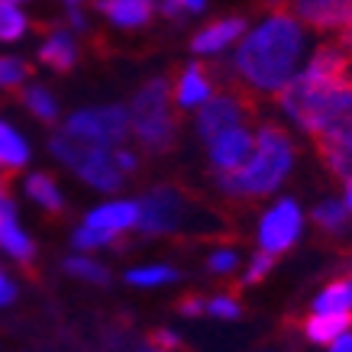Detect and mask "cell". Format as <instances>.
Here are the masks:
<instances>
[{
	"label": "cell",
	"mask_w": 352,
	"mask_h": 352,
	"mask_svg": "<svg viewBox=\"0 0 352 352\" xmlns=\"http://www.w3.org/2000/svg\"><path fill=\"white\" fill-rule=\"evenodd\" d=\"M146 352H168V349H146Z\"/></svg>",
	"instance_id": "40"
},
{
	"label": "cell",
	"mask_w": 352,
	"mask_h": 352,
	"mask_svg": "<svg viewBox=\"0 0 352 352\" xmlns=\"http://www.w3.org/2000/svg\"><path fill=\"white\" fill-rule=\"evenodd\" d=\"M65 272H68L72 278L91 281V285H104V281H107V268L100 265V262H94L91 256H85V252L65 258Z\"/></svg>",
	"instance_id": "26"
},
{
	"label": "cell",
	"mask_w": 352,
	"mask_h": 352,
	"mask_svg": "<svg viewBox=\"0 0 352 352\" xmlns=\"http://www.w3.org/2000/svg\"><path fill=\"white\" fill-rule=\"evenodd\" d=\"M126 281L136 288H159V285H175L178 281V268L171 265H139L126 272Z\"/></svg>",
	"instance_id": "24"
},
{
	"label": "cell",
	"mask_w": 352,
	"mask_h": 352,
	"mask_svg": "<svg viewBox=\"0 0 352 352\" xmlns=\"http://www.w3.org/2000/svg\"><path fill=\"white\" fill-rule=\"evenodd\" d=\"M207 314L217 317V320H239L243 307H239V300L230 298V294H217V298L207 300Z\"/></svg>",
	"instance_id": "30"
},
{
	"label": "cell",
	"mask_w": 352,
	"mask_h": 352,
	"mask_svg": "<svg viewBox=\"0 0 352 352\" xmlns=\"http://www.w3.org/2000/svg\"><path fill=\"white\" fill-rule=\"evenodd\" d=\"M352 330V314H317L304 323V333H307L310 342L317 346H330L333 340H340L342 333Z\"/></svg>",
	"instance_id": "18"
},
{
	"label": "cell",
	"mask_w": 352,
	"mask_h": 352,
	"mask_svg": "<svg viewBox=\"0 0 352 352\" xmlns=\"http://www.w3.org/2000/svg\"><path fill=\"white\" fill-rule=\"evenodd\" d=\"M243 32H245L243 16H226V20H217L210 26H204L191 39V49L197 55H217V52H223L226 45H233Z\"/></svg>",
	"instance_id": "14"
},
{
	"label": "cell",
	"mask_w": 352,
	"mask_h": 352,
	"mask_svg": "<svg viewBox=\"0 0 352 352\" xmlns=\"http://www.w3.org/2000/svg\"><path fill=\"white\" fill-rule=\"evenodd\" d=\"M317 139V149H320L323 165L336 175V178H352V113L349 117L336 120L330 129H323Z\"/></svg>",
	"instance_id": "11"
},
{
	"label": "cell",
	"mask_w": 352,
	"mask_h": 352,
	"mask_svg": "<svg viewBox=\"0 0 352 352\" xmlns=\"http://www.w3.org/2000/svg\"><path fill=\"white\" fill-rule=\"evenodd\" d=\"M236 265H239V249H233V245H220L207 256V268L214 275H230V272H236Z\"/></svg>",
	"instance_id": "29"
},
{
	"label": "cell",
	"mask_w": 352,
	"mask_h": 352,
	"mask_svg": "<svg viewBox=\"0 0 352 352\" xmlns=\"http://www.w3.org/2000/svg\"><path fill=\"white\" fill-rule=\"evenodd\" d=\"M68 3H81V0H68Z\"/></svg>",
	"instance_id": "41"
},
{
	"label": "cell",
	"mask_w": 352,
	"mask_h": 352,
	"mask_svg": "<svg viewBox=\"0 0 352 352\" xmlns=\"http://www.w3.org/2000/svg\"><path fill=\"white\" fill-rule=\"evenodd\" d=\"M188 214H191V201L184 197V191L159 184L136 201V230L149 236L175 233L188 226Z\"/></svg>",
	"instance_id": "7"
},
{
	"label": "cell",
	"mask_w": 352,
	"mask_h": 352,
	"mask_svg": "<svg viewBox=\"0 0 352 352\" xmlns=\"http://www.w3.org/2000/svg\"><path fill=\"white\" fill-rule=\"evenodd\" d=\"M252 142H256V136H252L245 126L226 129V133H220L217 139H210V142H207L210 165H214L217 171H236L245 159H249Z\"/></svg>",
	"instance_id": "12"
},
{
	"label": "cell",
	"mask_w": 352,
	"mask_h": 352,
	"mask_svg": "<svg viewBox=\"0 0 352 352\" xmlns=\"http://www.w3.org/2000/svg\"><path fill=\"white\" fill-rule=\"evenodd\" d=\"M129 230H136V201H110L85 217V223L72 236V245L75 252H91V249L117 243Z\"/></svg>",
	"instance_id": "6"
},
{
	"label": "cell",
	"mask_w": 352,
	"mask_h": 352,
	"mask_svg": "<svg viewBox=\"0 0 352 352\" xmlns=\"http://www.w3.org/2000/svg\"><path fill=\"white\" fill-rule=\"evenodd\" d=\"M249 117H252V104L243 94H210L197 110V136L207 146L210 139H217L226 129L245 126Z\"/></svg>",
	"instance_id": "10"
},
{
	"label": "cell",
	"mask_w": 352,
	"mask_h": 352,
	"mask_svg": "<svg viewBox=\"0 0 352 352\" xmlns=\"http://www.w3.org/2000/svg\"><path fill=\"white\" fill-rule=\"evenodd\" d=\"M49 149L65 168H72L85 184H91L94 191L113 194L123 188V171L117 168V162L110 155V149H100V146H91V142H81V139L68 136V133H58L52 136Z\"/></svg>",
	"instance_id": "5"
},
{
	"label": "cell",
	"mask_w": 352,
	"mask_h": 352,
	"mask_svg": "<svg viewBox=\"0 0 352 352\" xmlns=\"http://www.w3.org/2000/svg\"><path fill=\"white\" fill-rule=\"evenodd\" d=\"M39 58L49 68H55V72H72L78 65V45L72 39V32H65V30L49 32V39L39 45Z\"/></svg>",
	"instance_id": "17"
},
{
	"label": "cell",
	"mask_w": 352,
	"mask_h": 352,
	"mask_svg": "<svg viewBox=\"0 0 352 352\" xmlns=\"http://www.w3.org/2000/svg\"><path fill=\"white\" fill-rule=\"evenodd\" d=\"M300 230H304V214H300L298 201L281 197V201H278L272 210H265V217L258 220V249L268 252V256L288 252L291 245L298 243Z\"/></svg>",
	"instance_id": "9"
},
{
	"label": "cell",
	"mask_w": 352,
	"mask_h": 352,
	"mask_svg": "<svg viewBox=\"0 0 352 352\" xmlns=\"http://www.w3.org/2000/svg\"><path fill=\"white\" fill-rule=\"evenodd\" d=\"M155 342H159V349H178V336H175V333L171 330H159L155 333Z\"/></svg>",
	"instance_id": "36"
},
{
	"label": "cell",
	"mask_w": 352,
	"mask_h": 352,
	"mask_svg": "<svg viewBox=\"0 0 352 352\" xmlns=\"http://www.w3.org/2000/svg\"><path fill=\"white\" fill-rule=\"evenodd\" d=\"M110 155H113V162H117V168L123 171V175H133V171L139 168V159L133 155V152H126V149H110Z\"/></svg>",
	"instance_id": "32"
},
{
	"label": "cell",
	"mask_w": 352,
	"mask_h": 352,
	"mask_svg": "<svg viewBox=\"0 0 352 352\" xmlns=\"http://www.w3.org/2000/svg\"><path fill=\"white\" fill-rule=\"evenodd\" d=\"M26 26H30V23L13 7V0H0V39H3V43H16L23 32H26Z\"/></svg>",
	"instance_id": "27"
},
{
	"label": "cell",
	"mask_w": 352,
	"mask_h": 352,
	"mask_svg": "<svg viewBox=\"0 0 352 352\" xmlns=\"http://www.w3.org/2000/svg\"><path fill=\"white\" fill-rule=\"evenodd\" d=\"M10 217H16V204L10 201V194L0 188V220H10Z\"/></svg>",
	"instance_id": "35"
},
{
	"label": "cell",
	"mask_w": 352,
	"mask_h": 352,
	"mask_svg": "<svg viewBox=\"0 0 352 352\" xmlns=\"http://www.w3.org/2000/svg\"><path fill=\"white\" fill-rule=\"evenodd\" d=\"M26 162H30V146H26V139H23L10 123L0 120V168L20 171Z\"/></svg>",
	"instance_id": "19"
},
{
	"label": "cell",
	"mask_w": 352,
	"mask_h": 352,
	"mask_svg": "<svg viewBox=\"0 0 352 352\" xmlns=\"http://www.w3.org/2000/svg\"><path fill=\"white\" fill-rule=\"evenodd\" d=\"M291 165H294V146L288 133L275 123H265L256 133L252 152L239 168L217 171V188L230 197H265L281 188Z\"/></svg>",
	"instance_id": "2"
},
{
	"label": "cell",
	"mask_w": 352,
	"mask_h": 352,
	"mask_svg": "<svg viewBox=\"0 0 352 352\" xmlns=\"http://www.w3.org/2000/svg\"><path fill=\"white\" fill-rule=\"evenodd\" d=\"M13 3H16V0H13Z\"/></svg>",
	"instance_id": "42"
},
{
	"label": "cell",
	"mask_w": 352,
	"mask_h": 352,
	"mask_svg": "<svg viewBox=\"0 0 352 352\" xmlns=\"http://www.w3.org/2000/svg\"><path fill=\"white\" fill-rule=\"evenodd\" d=\"M0 249L13 256L16 262H30L32 258V239L23 233V226L16 223V217L0 220Z\"/></svg>",
	"instance_id": "21"
},
{
	"label": "cell",
	"mask_w": 352,
	"mask_h": 352,
	"mask_svg": "<svg viewBox=\"0 0 352 352\" xmlns=\"http://www.w3.org/2000/svg\"><path fill=\"white\" fill-rule=\"evenodd\" d=\"M129 113V129L139 139V146L149 152H168L178 139V120L171 110V85L165 78H152L139 87L133 97Z\"/></svg>",
	"instance_id": "4"
},
{
	"label": "cell",
	"mask_w": 352,
	"mask_h": 352,
	"mask_svg": "<svg viewBox=\"0 0 352 352\" xmlns=\"http://www.w3.org/2000/svg\"><path fill=\"white\" fill-rule=\"evenodd\" d=\"M342 204H346V210L352 214V178H346V197H342Z\"/></svg>",
	"instance_id": "39"
},
{
	"label": "cell",
	"mask_w": 352,
	"mask_h": 352,
	"mask_svg": "<svg viewBox=\"0 0 352 352\" xmlns=\"http://www.w3.org/2000/svg\"><path fill=\"white\" fill-rule=\"evenodd\" d=\"M272 265H275V256H268V252H262V249H258L256 256H252V262H249V268H245L243 285H258V281L272 272Z\"/></svg>",
	"instance_id": "31"
},
{
	"label": "cell",
	"mask_w": 352,
	"mask_h": 352,
	"mask_svg": "<svg viewBox=\"0 0 352 352\" xmlns=\"http://www.w3.org/2000/svg\"><path fill=\"white\" fill-rule=\"evenodd\" d=\"M349 210H346V204L342 201H323L317 204V210H314V223L327 230V233H342L346 226H349Z\"/></svg>",
	"instance_id": "25"
},
{
	"label": "cell",
	"mask_w": 352,
	"mask_h": 352,
	"mask_svg": "<svg viewBox=\"0 0 352 352\" xmlns=\"http://www.w3.org/2000/svg\"><path fill=\"white\" fill-rule=\"evenodd\" d=\"M23 104L30 110L36 120H43V123H55L58 120V100H55L43 85H30L23 91Z\"/></svg>",
	"instance_id": "23"
},
{
	"label": "cell",
	"mask_w": 352,
	"mask_h": 352,
	"mask_svg": "<svg viewBox=\"0 0 352 352\" xmlns=\"http://www.w3.org/2000/svg\"><path fill=\"white\" fill-rule=\"evenodd\" d=\"M330 352H352V333H342L340 340H333Z\"/></svg>",
	"instance_id": "37"
},
{
	"label": "cell",
	"mask_w": 352,
	"mask_h": 352,
	"mask_svg": "<svg viewBox=\"0 0 352 352\" xmlns=\"http://www.w3.org/2000/svg\"><path fill=\"white\" fill-rule=\"evenodd\" d=\"M94 7L104 13L110 23L123 26V30L149 26L152 16H155V0H97Z\"/></svg>",
	"instance_id": "15"
},
{
	"label": "cell",
	"mask_w": 352,
	"mask_h": 352,
	"mask_svg": "<svg viewBox=\"0 0 352 352\" xmlns=\"http://www.w3.org/2000/svg\"><path fill=\"white\" fill-rule=\"evenodd\" d=\"M26 194H30V201H36L43 210H49V214H58L65 207L58 184H55V178L45 175V171H32L30 178H26Z\"/></svg>",
	"instance_id": "20"
},
{
	"label": "cell",
	"mask_w": 352,
	"mask_h": 352,
	"mask_svg": "<svg viewBox=\"0 0 352 352\" xmlns=\"http://www.w3.org/2000/svg\"><path fill=\"white\" fill-rule=\"evenodd\" d=\"M304 52V30L291 13L278 10L256 32L245 36L236 52V72L256 91H281L294 78L298 58Z\"/></svg>",
	"instance_id": "1"
},
{
	"label": "cell",
	"mask_w": 352,
	"mask_h": 352,
	"mask_svg": "<svg viewBox=\"0 0 352 352\" xmlns=\"http://www.w3.org/2000/svg\"><path fill=\"white\" fill-rule=\"evenodd\" d=\"M30 78V65L13 55H0V87H16Z\"/></svg>",
	"instance_id": "28"
},
{
	"label": "cell",
	"mask_w": 352,
	"mask_h": 352,
	"mask_svg": "<svg viewBox=\"0 0 352 352\" xmlns=\"http://www.w3.org/2000/svg\"><path fill=\"white\" fill-rule=\"evenodd\" d=\"M68 136L100 146V149H117L120 142L129 136V113L126 107H91L78 110L65 123Z\"/></svg>",
	"instance_id": "8"
},
{
	"label": "cell",
	"mask_w": 352,
	"mask_h": 352,
	"mask_svg": "<svg viewBox=\"0 0 352 352\" xmlns=\"http://www.w3.org/2000/svg\"><path fill=\"white\" fill-rule=\"evenodd\" d=\"M317 314H352V281H333L314 298Z\"/></svg>",
	"instance_id": "22"
},
{
	"label": "cell",
	"mask_w": 352,
	"mask_h": 352,
	"mask_svg": "<svg viewBox=\"0 0 352 352\" xmlns=\"http://www.w3.org/2000/svg\"><path fill=\"white\" fill-rule=\"evenodd\" d=\"M182 314L184 317H201V314H207V300L204 298H188L182 304Z\"/></svg>",
	"instance_id": "33"
},
{
	"label": "cell",
	"mask_w": 352,
	"mask_h": 352,
	"mask_svg": "<svg viewBox=\"0 0 352 352\" xmlns=\"http://www.w3.org/2000/svg\"><path fill=\"white\" fill-rule=\"evenodd\" d=\"M294 13L317 30H342L352 26V0H291Z\"/></svg>",
	"instance_id": "13"
},
{
	"label": "cell",
	"mask_w": 352,
	"mask_h": 352,
	"mask_svg": "<svg viewBox=\"0 0 352 352\" xmlns=\"http://www.w3.org/2000/svg\"><path fill=\"white\" fill-rule=\"evenodd\" d=\"M182 7L188 13H201V10H207V0H182Z\"/></svg>",
	"instance_id": "38"
},
{
	"label": "cell",
	"mask_w": 352,
	"mask_h": 352,
	"mask_svg": "<svg viewBox=\"0 0 352 352\" xmlns=\"http://www.w3.org/2000/svg\"><path fill=\"white\" fill-rule=\"evenodd\" d=\"M210 97V78L201 65H188L182 75H178V85H175V104L184 110L201 107L204 100Z\"/></svg>",
	"instance_id": "16"
},
{
	"label": "cell",
	"mask_w": 352,
	"mask_h": 352,
	"mask_svg": "<svg viewBox=\"0 0 352 352\" xmlns=\"http://www.w3.org/2000/svg\"><path fill=\"white\" fill-rule=\"evenodd\" d=\"M275 94L281 110L310 136H320L323 129H330L336 120L352 113V87H346L336 78L317 75L310 68L294 75Z\"/></svg>",
	"instance_id": "3"
},
{
	"label": "cell",
	"mask_w": 352,
	"mask_h": 352,
	"mask_svg": "<svg viewBox=\"0 0 352 352\" xmlns=\"http://www.w3.org/2000/svg\"><path fill=\"white\" fill-rule=\"evenodd\" d=\"M16 298V288H13V281L7 275H3V272H0V307H3V304H10V300Z\"/></svg>",
	"instance_id": "34"
}]
</instances>
